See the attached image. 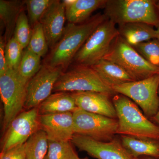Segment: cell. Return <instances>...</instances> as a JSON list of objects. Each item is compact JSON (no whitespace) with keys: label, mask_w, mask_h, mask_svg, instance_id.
Masks as SVG:
<instances>
[{"label":"cell","mask_w":159,"mask_h":159,"mask_svg":"<svg viewBox=\"0 0 159 159\" xmlns=\"http://www.w3.org/2000/svg\"><path fill=\"white\" fill-rule=\"evenodd\" d=\"M107 19L105 15L99 13L81 24L69 23L45 63L54 67L65 68L95 29Z\"/></svg>","instance_id":"6da1fadb"},{"label":"cell","mask_w":159,"mask_h":159,"mask_svg":"<svg viewBox=\"0 0 159 159\" xmlns=\"http://www.w3.org/2000/svg\"><path fill=\"white\" fill-rule=\"evenodd\" d=\"M112 100L116 111L117 134L159 141V125L151 121L134 102L120 94Z\"/></svg>","instance_id":"7a4b0ae2"},{"label":"cell","mask_w":159,"mask_h":159,"mask_svg":"<svg viewBox=\"0 0 159 159\" xmlns=\"http://www.w3.org/2000/svg\"><path fill=\"white\" fill-rule=\"evenodd\" d=\"M156 1L152 0H109L104 15L119 25L130 23H144L157 28L159 18Z\"/></svg>","instance_id":"3957f363"},{"label":"cell","mask_w":159,"mask_h":159,"mask_svg":"<svg viewBox=\"0 0 159 159\" xmlns=\"http://www.w3.org/2000/svg\"><path fill=\"white\" fill-rule=\"evenodd\" d=\"M103 59L117 64L135 80L159 74V67L148 62L120 35L114 41Z\"/></svg>","instance_id":"277c9868"},{"label":"cell","mask_w":159,"mask_h":159,"mask_svg":"<svg viewBox=\"0 0 159 159\" xmlns=\"http://www.w3.org/2000/svg\"><path fill=\"white\" fill-rule=\"evenodd\" d=\"M53 92H95L111 97L117 94L102 81L92 67L78 64L61 73Z\"/></svg>","instance_id":"5b68a950"},{"label":"cell","mask_w":159,"mask_h":159,"mask_svg":"<svg viewBox=\"0 0 159 159\" xmlns=\"http://www.w3.org/2000/svg\"><path fill=\"white\" fill-rule=\"evenodd\" d=\"M28 82L17 70L8 69L0 76V94L4 107L3 130H7L12 120L22 112Z\"/></svg>","instance_id":"8992f818"},{"label":"cell","mask_w":159,"mask_h":159,"mask_svg":"<svg viewBox=\"0 0 159 159\" xmlns=\"http://www.w3.org/2000/svg\"><path fill=\"white\" fill-rule=\"evenodd\" d=\"M116 25L107 19L98 26L75 55L76 64L92 66L104 58L119 35Z\"/></svg>","instance_id":"52a82bcc"},{"label":"cell","mask_w":159,"mask_h":159,"mask_svg":"<svg viewBox=\"0 0 159 159\" xmlns=\"http://www.w3.org/2000/svg\"><path fill=\"white\" fill-rule=\"evenodd\" d=\"M159 74L112 88L116 93L124 95L132 100L150 119L156 115L159 110Z\"/></svg>","instance_id":"ba28073f"},{"label":"cell","mask_w":159,"mask_h":159,"mask_svg":"<svg viewBox=\"0 0 159 159\" xmlns=\"http://www.w3.org/2000/svg\"><path fill=\"white\" fill-rule=\"evenodd\" d=\"M73 114L75 134L102 142L111 141L117 134V119L92 113L79 108Z\"/></svg>","instance_id":"9c48e42d"},{"label":"cell","mask_w":159,"mask_h":159,"mask_svg":"<svg viewBox=\"0 0 159 159\" xmlns=\"http://www.w3.org/2000/svg\"><path fill=\"white\" fill-rule=\"evenodd\" d=\"M64 69L45 63L28 82L24 108L26 110L38 107L51 95L54 86Z\"/></svg>","instance_id":"30bf717a"},{"label":"cell","mask_w":159,"mask_h":159,"mask_svg":"<svg viewBox=\"0 0 159 159\" xmlns=\"http://www.w3.org/2000/svg\"><path fill=\"white\" fill-rule=\"evenodd\" d=\"M37 107L23 111L10 123L3 140L1 152L25 144L40 129Z\"/></svg>","instance_id":"8fae6325"},{"label":"cell","mask_w":159,"mask_h":159,"mask_svg":"<svg viewBox=\"0 0 159 159\" xmlns=\"http://www.w3.org/2000/svg\"><path fill=\"white\" fill-rule=\"evenodd\" d=\"M71 142L80 150L97 159H138L125 149L120 139L116 138L102 142L74 134Z\"/></svg>","instance_id":"7c38bea8"},{"label":"cell","mask_w":159,"mask_h":159,"mask_svg":"<svg viewBox=\"0 0 159 159\" xmlns=\"http://www.w3.org/2000/svg\"><path fill=\"white\" fill-rule=\"evenodd\" d=\"M39 123L49 141H71L75 134L73 112L39 115Z\"/></svg>","instance_id":"4fadbf2b"},{"label":"cell","mask_w":159,"mask_h":159,"mask_svg":"<svg viewBox=\"0 0 159 159\" xmlns=\"http://www.w3.org/2000/svg\"><path fill=\"white\" fill-rule=\"evenodd\" d=\"M66 19L65 7L62 1L54 0L40 20L49 48L52 50L62 36Z\"/></svg>","instance_id":"5bb4252c"},{"label":"cell","mask_w":159,"mask_h":159,"mask_svg":"<svg viewBox=\"0 0 159 159\" xmlns=\"http://www.w3.org/2000/svg\"><path fill=\"white\" fill-rule=\"evenodd\" d=\"M78 108L92 113L117 119V113L111 96L95 92L70 93Z\"/></svg>","instance_id":"9a60e30c"},{"label":"cell","mask_w":159,"mask_h":159,"mask_svg":"<svg viewBox=\"0 0 159 159\" xmlns=\"http://www.w3.org/2000/svg\"><path fill=\"white\" fill-rule=\"evenodd\" d=\"M91 67L102 81L112 89L122 84L136 81L121 66L107 60H101Z\"/></svg>","instance_id":"2e32d148"},{"label":"cell","mask_w":159,"mask_h":159,"mask_svg":"<svg viewBox=\"0 0 159 159\" xmlns=\"http://www.w3.org/2000/svg\"><path fill=\"white\" fill-rule=\"evenodd\" d=\"M37 108L39 115L73 112L78 108L71 93L67 92L51 94Z\"/></svg>","instance_id":"e0dca14e"},{"label":"cell","mask_w":159,"mask_h":159,"mask_svg":"<svg viewBox=\"0 0 159 159\" xmlns=\"http://www.w3.org/2000/svg\"><path fill=\"white\" fill-rule=\"evenodd\" d=\"M106 0H75L71 5L65 6L66 18L69 22L80 24L88 20L93 12L105 8Z\"/></svg>","instance_id":"ac0fdd59"},{"label":"cell","mask_w":159,"mask_h":159,"mask_svg":"<svg viewBox=\"0 0 159 159\" xmlns=\"http://www.w3.org/2000/svg\"><path fill=\"white\" fill-rule=\"evenodd\" d=\"M119 26V35L132 46L156 39V30L148 24L130 23Z\"/></svg>","instance_id":"d6986e66"},{"label":"cell","mask_w":159,"mask_h":159,"mask_svg":"<svg viewBox=\"0 0 159 159\" xmlns=\"http://www.w3.org/2000/svg\"><path fill=\"white\" fill-rule=\"evenodd\" d=\"M25 6L24 1H0V19L5 28L4 37L6 43L13 37L18 18Z\"/></svg>","instance_id":"ffe728a7"},{"label":"cell","mask_w":159,"mask_h":159,"mask_svg":"<svg viewBox=\"0 0 159 159\" xmlns=\"http://www.w3.org/2000/svg\"><path fill=\"white\" fill-rule=\"evenodd\" d=\"M120 139L125 149L136 158L143 156L159 158V141L125 135H121Z\"/></svg>","instance_id":"44dd1931"},{"label":"cell","mask_w":159,"mask_h":159,"mask_svg":"<svg viewBox=\"0 0 159 159\" xmlns=\"http://www.w3.org/2000/svg\"><path fill=\"white\" fill-rule=\"evenodd\" d=\"M27 159H44L48 148L47 134L40 129L25 143Z\"/></svg>","instance_id":"7402d4cb"},{"label":"cell","mask_w":159,"mask_h":159,"mask_svg":"<svg viewBox=\"0 0 159 159\" xmlns=\"http://www.w3.org/2000/svg\"><path fill=\"white\" fill-rule=\"evenodd\" d=\"M41 57L29 50H24L18 72L24 79L29 81L40 69Z\"/></svg>","instance_id":"603a6c76"},{"label":"cell","mask_w":159,"mask_h":159,"mask_svg":"<svg viewBox=\"0 0 159 159\" xmlns=\"http://www.w3.org/2000/svg\"><path fill=\"white\" fill-rule=\"evenodd\" d=\"M71 141H49L48 148L44 159H78Z\"/></svg>","instance_id":"cb8c5ba5"},{"label":"cell","mask_w":159,"mask_h":159,"mask_svg":"<svg viewBox=\"0 0 159 159\" xmlns=\"http://www.w3.org/2000/svg\"><path fill=\"white\" fill-rule=\"evenodd\" d=\"M27 48L40 57L48 53L49 47L40 23H37L32 28V34Z\"/></svg>","instance_id":"d4e9b609"},{"label":"cell","mask_w":159,"mask_h":159,"mask_svg":"<svg viewBox=\"0 0 159 159\" xmlns=\"http://www.w3.org/2000/svg\"><path fill=\"white\" fill-rule=\"evenodd\" d=\"M54 0H26L24 1L27 8L29 23L32 28L39 23L43 16Z\"/></svg>","instance_id":"484cf974"},{"label":"cell","mask_w":159,"mask_h":159,"mask_svg":"<svg viewBox=\"0 0 159 159\" xmlns=\"http://www.w3.org/2000/svg\"><path fill=\"white\" fill-rule=\"evenodd\" d=\"M29 23V18L25 10L19 16L15 28L13 36L24 49L29 45L32 34V28Z\"/></svg>","instance_id":"4316f807"},{"label":"cell","mask_w":159,"mask_h":159,"mask_svg":"<svg viewBox=\"0 0 159 159\" xmlns=\"http://www.w3.org/2000/svg\"><path fill=\"white\" fill-rule=\"evenodd\" d=\"M148 62L159 67V41L155 39L133 46Z\"/></svg>","instance_id":"83f0119b"},{"label":"cell","mask_w":159,"mask_h":159,"mask_svg":"<svg viewBox=\"0 0 159 159\" xmlns=\"http://www.w3.org/2000/svg\"><path fill=\"white\" fill-rule=\"evenodd\" d=\"M24 48L13 36L6 44V56L9 69L18 70L22 57Z\"/></svg>","instance_id":"f1b7e54d"},{"label":"cell","mask_w":159,"mask_h":159,"mask_svg":"<svg viewBox=\"0 0 159 159\" xmlns=\"http://www.w3.org/2000/svg\"><path fill=\"white\" fill-rule=\"evenodd\" d=\"M0 159H27L25 143L1 152Z\"/></svg>","instance_id":"f546056e"},{"label":"cell","mask_w":159,"mask_h":159,"mask_svg":"<svg viewBox=\"0 0 159 159\" xmlns=\"http://www.w3.org/2000/svg\"><path fill=\"white\" fill-rule=\"evenodd\" d=\"M6 43L4 36L0 38V76L3 75L8 70V68L6 56Z\"/></svg>","instance_id":"4dcf8cb0"},{"label":"cell","mask_w":159,"mask_h":159,"mask_svg":"<svg viewBox=\"0 0 159 159\" xmlns=\"http://www.w3.org/2000/svg\"><path fill=\"white\" fill-rule=\"evenodd\" d=\"M152 120L157 123V125L159 126V108L156 115L152 119Z\"/></svg>","instance_id":"1f68e13d"},{"label":"cell","mask_w":159,"mask_h":159,"mask_svg":"<svg viewBox=\"0 0 159 159\" xmlns=\"http://www.w3.org/2000/svg\"><path fill=\"white\" fill-rule=\"evenodd\" d=\"M138 159H159L157 158L154 157L149 156H143L138 158Z\"/></svg>","instance_id":"d6a6232c"},{"label":"cell","mask_w":159,"mask_h":159,"mask_svg":"<svg viewBox=\"0 0 159 159\" xmlns=\"http://www.w3.org/2000/svg\"><path fill=\"white\" fill-rule=\"evenodd\" d=\"M156 39L159 41V26L157 28Z\"/></svg>","instance_id":"836d02e7"},{"label":"cell","mask_w":159,"mask_h":159,"mask_svg":"<svg viewBox=\"0 0 159 159\" xmlns=\"http://www.w3.org/2000/svg\"><path fill=\"white\" fill-rule=\"evenodd\" d=\"M155 6L157 9L159 11V1H156V2Z\"/></svg>","instance_id":"e575fe53"},{"label":"cell","mask_w":159,"mask_h":159,"mask_svg":"<svg viewBox=\"0 0 159 159\" xmlns=\"http://www.w3.org/2000/svg\"><path fill=\"white\" fill-rule=\"evenodd\" d=\"M87 159V158H79V159Z\"/></svg>","instance_id":"d590c367"}]
</instances>
